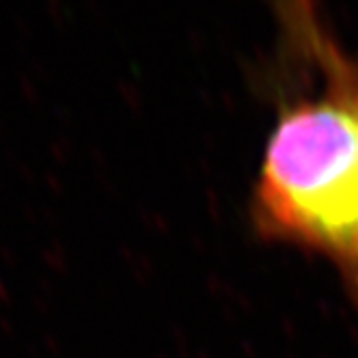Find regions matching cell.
<instances>
[{
  "label": "cell",
  "mask_w": 358,
  "mask_h": 358,
  "mask_svg": "<svg viewBox=\"0 0 358 358\" xmlns=\"http://www.w3.org/2000/svg\"><path fill=\"white\" fill-rule=\"evenodd\" d=\"M304 0L306 91L278 108L250 196L257 236L317 255L358 309V50L315 29Z\"/></svg>",
  "instance_id": "obj_1"
}]
</instances>
